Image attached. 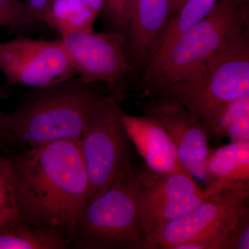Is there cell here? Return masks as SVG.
<instances>
[{"label":"cell","mask_w":249,"mask_h":249,"mask_svg":"<svg viewBox=\"0 0 249 249\" xmlns=\"http://www.w3.org/2000/svg\"><path fill=\"white\" fill-rule=\"evenodd\" d=\"M9 157L24 222L71 237L89 202L91 186L78 140L29 147Z\"/></svg>","instance_id":"6da1fadb"},{"label":"cell","mask_w":249,"mask_h":249,"mask_svg":"<svg viewBox=\"0 0 249 249\" xmlns=\"http://www.w3.org/2000/svg\"><path fill=\"white\" fill-rule=\"evenodd\" d=\"M100 83L80 77L32 88L18 107L6 114L10 143L29 147L61 140H78L93 105L105 93Z\"/></svg>","instance_id":"7a4b0ae2"},{"label":"cell","mask_w":249,"mask_h":249,"mask_svg":"<svg viewBox=\"0 0 249 249\" xmlns=\"http://www.w3.org/2000/svg\"><path fill=\"white\" fill-rule=\"evenodd\" d=\"M249 25V0H217L213 8L170 49L155 71L137 80L142 98L196 78L227 39Z\"/></svg>","instance_id":"3957f363"},{"label":"cell","mask_w":249,"mask_h":249,"mask_svg":"<svg viewBox=\"0 0 249 249\" xmlns=\"http://www.w3.org/2000/svg\"><path fill=\"white\" fill-rule=\"evenodd\" d=\"M137 168L132 163L112 184L87 205L71 247L82 249H147Z\"/></svg>","instance_id":"277c9868"},{"label":"cell","mask_w":249,"mask_h":249,"mask_svg":"<svg viewBox=\"0 0 249 249\" xmlns=\"http://www.w3.org/2000/svg\"><path fill=\"white\" fill-rule=\"evenodd\" d=\"M249 96V25L224 42L189 81L165 87L147 98L179 103L203 123L226 103Z\"/></svg>","instance_id":"5b68a950"},{"label":"cell","mask_w":249,"mask_h":249,"mask_svg":"<svg viewBox=\"0 0 249 249\" xmlns=\"http://www.w3.org/2000/svg\"><path fill=\"white\" fill-rule=\"evenodd\" d=\"M122 101L114 92L98 98L78 140L89 175V202L108 189L121 170L132 163L130 140L121 119Z\"/></svg>","instance_id":"8992f818"},{"label":"cell","mask_w":249,"mask_h":249,"mask_svg":"<svg viewBox=\"0 0 249 249\" xmlns=\"http://www.w3.org/2000/svg\"><path fill=\"white\" fill-rule=\"evenodd\" d=\"M77 74L85 82L100 83L124 101L135 66L125 36L113 31L88 32L60 39Z\"/></svg>","instance_id":"52a82bcc"},{"label":"cell","mask_w":249,"mask_h":249,"mask_svg":"<svg viewBox=\"0 0 249 249\" xmlns=\"http://www.w3.org/2000/svg\"><path fill=\"white\" fill-rule=\"evenodd\" d=\"M141 214L147 241L167 223L182 217L222 186L202 188L186 171L159 173L137 169Z\"/></svg>","instance_id":"ba28073f"},{"label":"cell","mask_w":249,"mask_h":249,"mask_svg":"<svg viewBox=\"0 0 249 249\" xmlns=\"http://www.w3.org/2000/svg\"><path fill=\"white\" fill-rule=\"evenodd\" d=\"M0 71L7 86L41 88L76 76L77 72L60 40L17 37L0 41Z\"/></svg>","instance_id":"9c48e42d"},{"label":"cell","mask_w":249,"mask_h":249,"mask_svg":"<svg viewBox=\"0 0 249 249\" xmlns=\"http://www.w3.org/2000/svg\"><path fill=\"white\" fill-rule=\"evenodd\" d=\"M249 185L226 186L182 217L167 223L147 241V249H177L235 219L249 205Z\"/></svg>","instance_id":"30bf717a"},{"label":"cell","mask_w":249,"mask_h":249,"mask_svg":"<svg viewBox=\"0 0 249 249\" xmlns=\"http://www.w3.org/2000/svg\"><path fill=\"white\" fill-rule=\"evenodd\" d=\"M141 104L143 115L163 127L176 147L183 168L193 178L207 181L206 162L210 132L203 121L182 105L162 98H146Z\"/></svg>","instance_id":"8fae6325"},{"label":"cell","mask_w":249,"mask_h":249,"mask_svg":"<svg viewBox=\"0 0 249 249\" xmlns=\"http://www.w3.org/2000/svg\"><path fill=\"white\" fill-rule=\"evenodd\" d=\"M121 119L130 142L145 160L147 169L159 173L186 171L171 139L157 121L123 110Z\"/></svg>","instance_id":"7c38bea8"},{"label":"cell","mask_w":249,"mask_h":249,"mask_svg":"<svg viewBox=\"0 0 249 249\" xmlns=\"http://www.w3.org/2000/svg\"><path fill=\"white\" fill-rule=\"evenodd\" d=\"M169 18V0H130L127 39L138 77L153 55Z\"/></svg>","instance_id":"4fadbf2b"},{"label":"cell","mask_w":249,"mask_h":249,"mask_svg":"<svg viewBox=\"0 0 249 249\" xmlns=\"http://www.w3.org/2000/svg\"><path fill=\"white\" fill-rule=\"evenodd\" d=\"M206 174L209 184L249 185V142H231L211 149Z\"/></svg>","instance_id":"5bb4252c"},{"label":"cell","mask_w":249,"mask_h":249,"mask_svg":"<svg viewBox=\"0 0 249 249\" xmlns=\"http://www.w3.org/2000/svg\"><path fill=\"white\" fill-rule=\"evenodd\" d=\"M216 1L217 0H187L178 12L168 19L153 55L138 78L150 74L157 70L175 42L206 17Z\"/></svg>","instance_id":"9a60e30c"},{"label":"cell","mask_w":249,"mask_h":249,"mask_svg":"<svg viewBox=\"0 0 249 249\" xmlns=\"http://www.w3.org/2000/svg\"><path fill=\"white\" fill-rule=\"evenodd\" d=\"M71 245V237L31 225L21 217L0 225V249H65Z\"/></svg>","instance_id":"2e32d148"},{"label":"cell","mask_w":249,"mask_h":249,"mask_svg":"<svg viewBox=\"0 0 249 249\" xmlns=\"http://www.w3.org/2000/svg\"><path fill=\"white\" fill-rule=\"evenodd\" d=\"M98 16L82 0H52L42 21L65 36L93 30Z\"/></svg>","instance_id":"e0dca14e"},{"label":"cell","mask_w":249,"mask_h":249,"mask_svg":"<svg viewBox=\"0 0 249 249\" xmlns=\"http://www.w3.org/2000/svg\"><path fill=\"white\" fill-rule=\"evenodd\" d=\"M19 217L14 166L8 156H0V225Z\"/></svg>","instance_id":"ac0fdd59"},{"label":"cell","mask_w":249,"mask_h":249,"mask_svg":"<svg viewBox=\"0 0 249 249\" xmlns=\"http://www.w3.org/2000/svg\"><path fill=\"white\" fill-rule=\"evenodd\" d=\"M247 111H249V96L226 103L214 111L204 124L210 134H213L218 139L226 138L229 129Z\"/></svg>","instance_id":"d6986e66"},{"label":"cell","mask_w":249,"mask_h":249,"mask_svg":"<svg viewBox=\"0 0 249 249\" xmlns=\"http://www.w3.org/2000/svg\"><path fill=\"white\" fill-rule=\"evenodd\" d=\"M247 206L249 205L241 210L235 219L213 229L196 240L179 246L177 249H231L234 228L241 213Z\"/></svg>","instance_id":"ffe728a7"},{"label":"cell","mask_w":249,"mask_h":249,"mask_svg":"<svg viewBox=\"0 0 249 249\" xmlns=\"http://www.w3.org/2000/svg\"><path fill=\"white\" fill-rule=\"evenodd\" d=\"M40 22L25 1L0 0V27L18 29Z\"/></svg>","instance_id":"44dd1931"},{"label":"cell","mask_w":249,"mask_h":249,"mask_svg":"<svg viewBox=\"0 0 249 249\" xmlns=\"http://www.w3.org/2000/svg\"><path fill=\"white\" fill-rule=\"evenodd\" d=\"M130 0H104L101 14L107 31L119 33L127 37Z\"/></svg>","instance_id":"7402d4cb"},{"label":"cell","mask_w":249,"mask_h":249,"mask_svg":"<svg viewBox=\"0 0 249 249\" xmlns=\"http://www.w3.org/2000/svg\"><path fill=\"white\" fill-rule=\"evenodd\" d=\"M249 249V208L241 213L234 228L231 249Z\"/></svg>","instance_id":"603a6c76"},{"label":"cell","mask_w":249,"mask_h":249,"mask_svg":"<svg viewBox=\"0 0 249 249\" xmlns=\"http://www.w3.org/2000/svg\"><path fill=\"white\" fill-rule=\"evenodd\" d=\"M52 0H24L30 6L39 21H42L44 14Z\"/></svg>","instance_id":"cb8c5ba5"},{"label":"cell","mask_w":249,"mask_h":249,"mask_svg":"<svg viewBox=\"0 0 249 249\" xmlns=\"http://www.w3.org/2000/svg\"><path fill=\"white\" fill-rule=\"evenodd\" d=\"M9 143V134L6 129V114L0 110V150Z\"/></svg>","instance_id":"d4e9b609"},{"label":"cell","mask_w":249,"mask_h":249,"mask_svg":"<svg viewBox=\"0 0 249 249\" xmlns=\"http://www.w3.org/2000/svg\"><path fill=\"white\" fill-rule=\"evenodd\" d=\"M99 16L102 11L104 0H82Z\"/></svg>","instance_id":"484cf974"},{"label":"cell","mask_w":249,"mask_h":249,"mask_svg":"<svg viewBox=\"0 0 249 249\" xmlns=\"http://www.w3.org/2000/svg\"><path fill=\"white\" fill-rule=\"evenodd\" d=\"M170 1V18L176 14L180 8L187 0H169ZM170 19V18H169Z\"/></svg>","instance_id":"4316f807"}]
</instances>
